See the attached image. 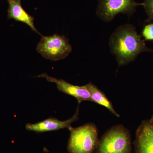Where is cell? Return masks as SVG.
I'll list each match as a JSON object with an SVG mask.
<instances>
[{"label": "cell", "mask_w": 153, "mask_h": 153, "mask_svg": "<svg viewBox=\"0 0 153 153\" xmlns=\"http://www.w3.org/2000/svg\"><path fill=\"white\" fill-rule=\"evenodd\" d=\"M109 45L119 66L134 61L142 52H153L146 47L135 28L129 24L121 25L115 30L110 38Z\"/></svg>", "instance_id": "obj_1"}, {"label": "cell", "mask_w": 153, "mask_h": 153, "mask_svg": "<svg viewBox=\"0 0 153 153\" xmlns=\"http://www.w3.org/2000/svg\"><path fill=\"white\" fill-rule=\"evenodd\" d=\"M130 133L122 125L112 127L102 135L93 153H131Z\"/></svg>", "instance_id": "obj_2"}, {"label": "cell", "mask_w": 153, "mask_h": 153, "mask_svg": "<svg viewBox=\"0 0 153 153\" xmlns=\"http://www.w3.org/2000/svg\"><path fill=\"white\" fill-rule=\"evenodd\" d=\"M70 137L67 146L69 153H93L99 142L98 129L93 123L69 129Z\"/></svg>", "instance_id": "obj_3"}, {"label": "cell", "mask_w": 153, "mask_h": 153, "mask_svg": "<svg viewBox=\"0 0 153 153\" xmlns=\"http://www.w3.org/2000/svg\"><path fill=\"white\" fill-rule=\"evenodd\" d=\"M37 51L46 59L58 61L67 57L71 52L72 47L65 36L55 34L50 36H42Z\"/></svg>", "instance_id": "obj_4"}, {"label": "cell", "mask_w": 153, "mask_h": 153, "mask_svg": "<svg viewBox=\"0 0 153 153\" xmlns=\"http://www.w3.org/2000/svg\"><path fill=\"white\" fill-rule=\"evenodd\" d=\"M139 6L142 3L134 0H98L96 13L102 21L108 22L119 14L131 16Z\"/></svg>", "instance_id": "obj_5"}, {"label": "cell", "mask_w": 153, "mask_h": 153, "mask_svg": "<svg viewBox=\"0 0 153 153\" xmlns=\"http://www.w3.org/2000/svg\"><path fill=\"white\" fill-rule=\"evenodd\" d=\"M79 108L77 107L75 114L72 117L66 121H60L55 117H50L36 123L27 124L26 128L29 131L36 133L57 131L65 128L69 129L71 124L79 120Z\"/></svg>", "instance_id": "obj_6"}, {"label": "cell", "mask_w": 153, "mask_h": 153, "mask_svg": "<svg viewBox=\"0 0 153 153\" xmlns=\"http://www.w3.org/2000/svg\"><path fill=\"white\" fill-rule=\"evenodd\" d=\"M38 77L45 78L49 82L55 83L59 91L75 97L79 104L83 101H91L90 94L85 85H73L64 79H57L49 76L46 73L38 75Z\"/></svg>", "instance_id": "obj_7"}, {"label": "cell", "mask_w": 153, "mask_h": 153, "mask_svg": "<svg viewBox=\"0 0 153 153\" xmlns=\"http://www.w3.org/2000/svg\"><path fill=\"white\" fill-rule=\"evenodd\" d=\"M135 153H153V123L143 122L137 131L134 142Z\"/></svg>", "instance_id": "obj_8"}, {"label": "cell", "mask_w": 153, "mask_h": 153, "mask_svg": "<svg viewBox=\"0 0 153 153\" xmlns=\"http://www.w3.org/2000/svg\"><path fill=\"white\" fill-rule=\"evenodd\" d=\"M8 3V19H13L17 22L24 23L28 25L33 31L38 33L34 25V18L24 10L22 5V0H7Z\"/></svg>", "instance_id": "obj_9"}, {"label": "cell", "mask_w": 153, "mask_h": 153, "mask_svg": "<svg viewBox=\"0 0 153 153\" xmlns=\"http://www.w3.org/2000/svg\"><path fill=\"white\" fill-rule=\"evenodd\" d=\"M84 85L90 94L91 101L93 102L106 108L117 117H120V114L115 110L112 103L106 97L105 94L97 86L91 82H89Z\"/></svg>", "instance_id": "obj_10"}, {"label": "cell", "mask_w": 153, "mask_h": 153, "mask_svg": "<svg viewBox=\"0 0 153 153\" xmlns=\"http://www.w3.org/2000/svg\"><path fill=\"white\" fill-rule=\"evenodd\" d=\"M142 6L148 16L146 22L153 21V0H144Z\"/></svg>", "instance_id": "obj_11"}, {"label": "cell", "mask_w": 153, "mask_h": 153, "mask_svg": "<svg viewBox=\"0 0 153 153\" xmlns=\"http://www.w3.org/2000/svg\"><path fill=\"white\" fill-rule=\"evenodd\" d=\"M142 35L146 41H153V24L146 25L143 29Z\"/></svg>", "instance_id": "obj_12"}, {"label": "cell", "mask_w": 153, "mask_h": 153, "mask_svg": "<svg viewBox=\"0 0 153 153\" xmlns=\"http://www.w3.org/2000/svg\"><path fill=\"white\" fill-rule=\"evenodd\" d=\"M149 121V122H150L151 123H153V116L152 117V118Z\"/></svg>", "instance_id": "obj_13"}]
</instances>
